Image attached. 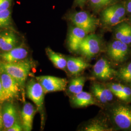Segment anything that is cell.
<instances>
[{
  "mask_svg": "<svg viewBox=\"0 0 131 131\" xmlns=\"http://www.w3.org/2000/svg\"><path fill=\"white\" fill-rule=\"evenodd\" d=\"M0 67L17 81L24 94L26 81L33 68L31 60L25 59L17 62L7 63L0 59Z\"/></svg>",
  "mask_w": 131,
  "mask_h": 131,
  "instance_id": "1",
  "label": "cell"
},
{
  "mask_svg": "<svg viewBox=\"0 0 131 131\" xmlns=\"http://www.w3.org/2000/svg\"><path fill=\"white\" fill-rule=\"evenodd\" d=\"M26 90L27 96L35 104L38 111L40 114L41 125L43 126L44 122V100L45 94L42 86L36 79L32 78L26 85Z\"/></svg>",
  "mask_w": 131,
  "mask_h": 131,
  "instance_id": "2",
  "label": "cell"
},
{
  "mask_svg": "<svg viewBox=\"0 0 131 131\" xmlns=\"http://www.w3.org/2000/svg\"><path fill=\"white\" fill-rule=\"evenodd\" d=\"M0 80L6 101L19 99L21 90L17 81L0 67Z\"/></svg>",
  "mask_w": 131,
  "mask_h": 131,
  "instance_id": "3",
  "label": "cell"
},
{
  "mask_svg": "<svg viewBox=\"0 0 131 131\" xmlns=\"http://www.w3.org/2000/svg\"><path fill=\"white\" fill-rule=\"evenodd\" d=\"M70 19L75 26L84 30L88 34L93 32L98 25L97 19L83 11L71 14Z\"/></svg>",
  "mask_w": 131,
  "mask_h": 131,
  "instance_id": "4",
  "label": "cell"
},
{
  "mask_svg": "<svg viewBox=\"0 0 131 131\" xmlns=\"http://www.w3.org/2000/svg\"><path fill=\"white\" fill-rule=\"evenodd\" d=\"M36 79L42 86L45 94L64 91L68 84L66 78L49 75L37 76Z\"/></svg>",
  "mask_w": 131,
  "mask_h": 131,
  "instance_id": "5",
  "label": "cell"
},
{
  "mask_svg": "<svg viewBox=\"0 0 131 131\" xmlns=\"http://www.w3.org/2000/svg\"><path fill=\"white\" fill-rule=\"evenodd\" d=\"M112 118L116 125L122 129L131 128V108L119 105L113 109Z\"/></svg>",
  "mask_w": 131,
  "mask_h": 131,
  "instance_id": "6",
  "label": "cell"
},
{
  "mask_svg": "<svg viewBox=\"0 0 131 131\" xmlns=\"http://www.w3.org/2000/svg\"><path fill=\"white\" fill-rule=\"evenodd\" d=\"M101 49V40L95 34L88 35L80 46L81 53L86 57L91 58L98 54Z\"/></svg>",
  "mask_w": 131,
  "mask_h": 131,
  "instance_id": "7",
  "label": "cell"
},
{
  "mask_svg": "<svg viewBox=\"0 0 131 131\" xmlns=\"http://www.w3.org/2000/svg\"><path fill=\"white\" fill-rule=\"evenodd\" d=\"M28 54V50L23 43L9 51L0 52V59L5 62L14 63L26 59Z\"/></svg>",
  "mask_w": 131,
  "mask_h": 131,
  "instance_id": "8",
  "label": "cell"
},
{
  "mask_svg": "<svg viewBox=\"0 0 131 131\" xmlns=\"http://www.w3.org/2000/svg\"><path fill=\"white\" fill-rule=\"evenodd\" d=\"M93 73L94 76L99 79L108 80L113 78L117 72L111 67L106 59L102 58L94 66Z\"/></svg>",
  "mask_w": 131,
  "mask_h": 131,
  "instance_id": "9",
  "label": "cell"
},
{
  "mask_svg": "<svg viewBox=\"0 0 131 131\" xmlns=\"http://www.w3.org/2000/svg\"><path fill=\"white\" fill-rule=\"evenodd\" d=\"M3 128L6 131L19 119L16 107L11 103H6L2 107Z\"/></svg>",
  "mask_w": 131,
  "mask_h": 131,
  "instance_id": "10",
  "label": "cell"
},
{
  "mask_svg": "<svg viewBox=\"0 0 131 131\" xmlns=\"http://www.w3.org/2000/svg\"><path fill=\"white\" fill-rule=\"evenodd\" d=\"M128 50L127 44L116 39L109 46L108 54L114 61L122 62L127 56Z\"/></svg>",
  "mask_w": 131,
  "mask_h": 131,
  "instance_id": "11",
  "label": "cell"
},
{
  "mask_svg": "<svg viewBox=\"0 0 131 131\" xmlns=\"http://www.w3.org/2000/svg\"><path fill=\"white\" fill-rule=\"evenodd\" d=\"M37 111V107H35L32 103H24L21 112V122L24 131L32 130L34 118Z\"/></svg>",
  "mask_w": 131,
  "mask_h": 131,
  "instance_id": "12",
  "label": "cell"
},
{
  "mask_svg": "<svg viewBox=\"0 0 131 131\" xmlns=\"http://www.w3.org/2000/svg\"><path fill=\"white\" fill-rule=\"evenodd\" d=\"M18 39L16 34L11 30L0 33V51H9L18 46Z\"/></svg>",
  "mask_w": 131,
  "mask_h": 131,
  "instance_id": "13",
  "label": "cell"
},
{
  "mask_svg": "<svg viewBox=\"0 0 131 131\" xmlns=\"http://www.w3.org/2000/svg\"><path fill=\"white\" fill-rule=\"evenodd\" d=\"M88 34L84 30L78 27L72 28L68 38V45L70 50L74 52L78 51L81 43Z\"/></svg>",
  "mask_w": 131,
  "mask_h": 131,
  "instance_id": "14",
  "label": "cell"
},
{
  "mask_svg": "<svg viewBox=\"0 0 131 131\" xmlns=\"http://www.w3.org/2000/svg\"><path fill=\"white\" fill-rule=\"evenodd\" d=\"M90 65L80 57H69L67 59V69L72 75L79 74Z\"/></svg>",
  "mask_w": 131,
  "mask_h": 131,
  "instance_id": "15",
  "label": "cell"
},
{
  "mask_svg": "<svg viewBox=\"0 0 131 131\" xmlns=\"http://www.w3.org/2000/svg\"><path fill=\"white\" fill-rule=\"evenodd\" d=\"M91 89L95 97L102 103H107L113 99V94L111 90L102 84H94Z\"/></svg>",
  "mask_w": 131,
  "mask_h": 131,
  "instance_id": "16",
  "label": "cell"
},
{
  "mask_svg": "<svg viewBox=\"0 0 131 131\" xmlns=\"http://www.w3.org/2000/svg\"><path fill=\"white\" fill-rule=\"evenodd\" d=\"M71 102L77 107H85L96 104V101L92 95L83 91L75 94L72 98Z\"/></svg>",
  "mask_w": 131,
  "mask_h": 131,
  "instance_id": "17",
  "label": "cell"
},
{
  "mask_svg": "<svg viewBox=\"0 0 131 131\" xmlns=\"http://www.w3.org/2000/svg\"><path fill=\"white\" fill-rule=\"evenodd\" d=\"M46 52L47 56L54 66L59 69L66 70L67 68V59L60 53L54 52L50 48H47Z\"/></svg>",
  "mask_w": 131,
  "mask_h": 131,
  "instance_id": "18",
  "label": "cell"
},
{
  "mask_svg": "<svg viewBox=\"0 0 131 131\" xmlns=\"http://www.w3.org/2000/svg\"><path fill=\"white\" fill-rule=\"evenodd\" d=\"M102 19L104 24L109 25H115L120 23L122 19L114 14L110 6L104 10L102 13Z\"/></svg>",
  "mask_w": 131,
  "mask_h": 131,
  "instance_id": "19",
  "label": "cell"
},
{
  "mask_svg": "<svg viewBox=\"0 0 131 131\" xmlns=\"http://www.w3.org/2000/svg\"><path fill=\"white\" fill-rule=\"evenodd\" d=\"M85 82V78L83 76L77 77L71 80L69 85V91L71 93L76 94L83 91Z\"/></svg>",
  "mask_w": 131,
  "mask_h": 131,
  "instance_id": "20",
  "label": "cell"
},
{
  "mask_svg": "<svg viewBox=\"0 0 131 131\" xmlns=\"http://www.w3.org/2000/svg\"><path fill=\"white\" fill-rule=\"evenodd\" d=\"M111 129L108 126L105 122L102 121H94L84 128L86 131H109Z\"/></svg>",
  "mask_w": 131,
  "mask_h": 131,
  "instance_id": "21",
  "label": "cell"
},
{
  "mask_svg": "<svg viewBox=\"0 0 131 131\" xmlns=\"http://www.w3.org/2000/svg\"><path fill=\"white\" fill-rule=\"evenodd\" d=\"M11 24V14L10 9L0 11V30L9 27Z\"/></svg>",
  "mask_w": 131,
  "mask_h": 131,
  "instance_id": "22",
  "label": "cell"
},
{
  "mask_svg": "<svg viewBox=\"0 0 131 131\" xmlns=\"http://www.w3.org/2000/svg\"><path fill=\"white\" fill-rule=\"evenodd\" d=\"M118 76L124 82L131 84V63L119 70Z\"/></svg>",
  "mask_w": 131,
  "mask_h": 131,
  "instance_id": "23",
  "label": "cell"
},
{
  "mask_svg": "<svg viewBox=\"0 0 131 131\" xmlns=\"http://www.w3.org/2000/svg\"><path fill=\"white\" fill-rule=\"evenodd\" d=\"M130 25L127 24H122L120 25L116 30L115 38L117 40H120L126 34L127 32L130 27Z\"/></svg>",
  "mask_w": 131,
  "mask_h": 131,
  "instance_id": "24",
  "label": "cell"
},
{
  "mask_svg": "<svg viewBox=\"0 0 131 131\" xmlns=\"http://www.w3.org/2000/svg\"><path fill=\"white\" fill-rule=\"evenodd\" d=\"M113 12L116 14L118 17L122 19L125 16L126 13V8L125 7L122 5H115L110 6Z\"/></svg>",
  "mask_w": 131,
  "mask_h": 131,
  "instance_id": "25",
  "label": "cell"
},
{
  "mask_svg": "<svg viewBox=\"0 0 131 131\" xmlns=\"http://www.w3.org/2000/svg\"><path fill=\"white\" fill-rule=\"evenodd\" d=\"M123 86V85L119 84H108V88L111 90L114 95L121 100Z\"/></svg>",
  "mask_w": 131,
  "mask_h": 131,
  "instance_id": "26",
  "label": "cell"
},
{
  "mask_svg": "<svg viewBox=\"0 0 131 131\" xmlns=\"http://www.w3.org/2000/svg\"><path fill=\"white\" fill-rule=\"evenodd\" d=\"M94 8L100 9L112 3L114 0H89Z\"/></svg>",
  "mask_w": 131,
  "mask_h": 131,
  "instance_id": "27",
  "label": "cell"
},
{
  "mask_svg": "<svg viewBox=\"0 0 131 131\" xmlns=\"http://www.w3.org/2000/svg\"><path fill=\"white\" fill-rule=\"evenodd\" d=\"M131 98V89L126 86L123 85L122 90L121 100L125 101H128Z\"/></svg>",
  "mask_w": 131,
  "mask_h": 131,
  "instance_id": "28",
  "label": "cell"
},
{
  "mask_svg": "<svg viewBox=\"0 0 131 131\" xmlns=\"http://www.w3.org/2000/svg\"><path fill=\"white\" fill-rule=\"evenodd\" d=\"M6 131H24L23 126L21 124V122H20L19 120H18L14 124L9 128L7 129Z\"/></svg>",
  "mask_w": 131,
  "mask_h": 131,
  "instance_id": "29",
  "label": "cell"
},
{
  "mask_svg": "<svg viewBox=\"0 0 131 131\" xmlns=\"http://www.w3.org/2000/svg\"><path fill=\"white\" fill-rule=\"evenodd\" d=\"M12 0H0V11L9 9Z\"/></svg>",
  "mask_w": 131,
  "mask_h": 131,
  "instance_id": "30",
  "label": "cell"
},
{
  "mask_svg": "<svg viewBox=\"0 0 131 131\" xmlns=\"http://www.w3.org/2000/svg\"><path fill=\"white\" fill-rule=\"evenodd\" d=\"M120 41L127 45L131 43V26L127 32L126 34L120 40Z\"/></svg>",
  "mask_w": 131,
  "mask_h": 131,
  "instance_id": "31",
  "label": "cell"
},
{
  "mask_svg": "<svg viewBox=\"0 0 131 131\" xmlns=\"http://www.w3.org/2000/svg\"><path fill=\"white\" fill-rule=\"evenodd\" d=\"M5 101L4 91L3 88V86L0 80V102H3Z\"/></svg>",
  "mask_w": 131,
  "mask_h": 131,
  "instance_id": "32",
  "label": "cell"
},
{
  "mask_svg": "<svg viewBox=\"0 0 131 131\" xmlns=\"http://www.w3.org/2000/svg\"><path fill=\"white\" fill-rule=\"evenodd\" d=\"M126 10L128 12L131 13V0H128L127 2Z\"/></svg>",
  "mask_w": 131,
  "mask_h": 131,
  "instance_id": "33",
  "label": "cell"
},
{
  "mask_svg": "<svg viewBox=\"0 0 131 131\" xmlns=\"http://www.w3.org/2000/svg\"><path fill=\"white\" fill-rule=\"evenodd\" d=\"M86 1L87 0H75V2L77 5L82 7V6H83V5H84Z\"/></svg>",
  "mask_w": 131,
  "mask_h": 131,
  "instance_id": "34",
  "label": "cell"
},
{
  "mask_svg": "<svg viewBox=\"0 0 131 131\" xmlns=\"http://www.w3.org/2000/svg\"><path fill=\"white\" fill-rule=\"evenodd\" d=\"M3 127V118H2V107L0 106V131Z\"/></svg>",
  "mask_w": 131,
  "mask_h": 131,
  "instance_id": "35",
  "label": "cell"
}]
</instances>
